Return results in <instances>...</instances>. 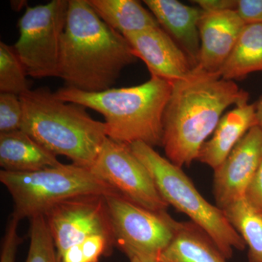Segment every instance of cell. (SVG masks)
I'll return each mask as SVG.
<instances>
[{"label":"cell","instance_id":"1","mask_svg":"<svg viewBox=\"0 0 262 262\" xmlns=\"http://www.w3.org/2000/svg\"><path fill=\"white\" fill-rule=\"evenodd\" d=\"M248 99L249 95L234 81L198 67L184 80L173 82L163 117L162 146L167 159L180 168L189 166L225 110Z\"/></svg>","mask_w":262,"mask_h":262},{"label":"cell","instance_id":"2","mask_svg":"<svg viewBox=\"0 0 262 262\" xmlns=\"http://www.w3.org/2000/svg\"><path fill=\"white\" fill-rule=\"evenodd\" d=\"M136 58L125 37L98 16L89 0H69L58 76L67 87L91 93L112 89Z\"/></svg>","mask_w":262,"mask_h":262},{"label":"cell","instance_id":"3","mask_svg":"<svg viewBox=\"0 0 262 262\" xmlns=\"http://www.w3.org/2000/svg\"><path fill=\"white\" fill-rule=\"evenodd\" d=\"M173 83L151 77L138 85L85 92L65 87L57 97L98 112L104 117L107 136L125 145L144 142L163 146V117Z\"/></svg>","mask_w":262,"mask_h":262},{"label":"cell","instance_id":"4","mask_svg":"<svg viewBox=\"0 0 262 262\" xmlns=\"http://www.w3.org/2000/svg\"><path fill=\"white\" fill-rule=\"evenodd\" d=\"M24 116L20 130L53 155L91 169L108 138L104 122L94 120L85 108L66 102L46 88L20 96Z\"/></svg>","mask_w":262,"mask_h":262},{"label":"cell","instance_id":"5","mask_svg":"<svg viewBox=\"0 0 262 262\" xmlns=\"http://www.w3.org/2000/svg\"><path fill=\"white\" fill-rule=\"evenodd\" d=\"M128 146L149 170L164 201L203 229L227 259L232 257L234 249L244 251L246 248L244 239L231 225L225 211L203 198L182 168L145 143Z\"/></svg>","mask_w":262,"mask_h":262},{"label":"cell","instance_id":"6","mask_svg":"<svg viewBox=\"0 0 262 262\" xmlns=\"http://www.w3.org/2000/svg\"><path fill=\"white\" fill-rule=\"evenodd\" d=\"M0 181L13 198L12 215L19 221L45 215L53 206L71 198L116 192L91 169L73 163L32 172L3 170Z\"/></svg>","mask_w":262,"mask_h":262},{"label":"cell","instance_id":"7","mask_svg":"<svg viewBox=\"0 0 262 262\" xmlns=\"http://www.w3.org/2000/svg\"><path fill=\"white\" fill-rule=\"evenodd\" d=\"M68 8L69 0H53L46 5L27 7L19 19V37L13 48L27 75L58 77Z\"/></svg>","mask_w":262,"mask_h":262},{"label":"cell","instance_id":"8","mask_svg":"<svg viewBox=\"0 0 262 262\" xmlns=\"http://www.w3.org/2000/svg\"><path fill=\"white\" fill-rule=\"evenodd\" d=\"M104 198L113 241L129 258L161 254L182 226L166 211L147 209L117 191Z\"/></svg>","mask_w":262,"mask_h":262},{"label":"cell","instance_id":"9","mask_svg":"<svg viewBox=\"0 0 262 262\" xmlns=\"http://www.w3.org/2000/svg\"><path fill=\"white\" fill-rule=\"evenodd\" d=\"M91 170L119 193L151 211H166L169 205L160 195L152 177L128 145L110 138Z\"/></svg>","mask_w":262,"mask_h":262},{"label":"cell","instance_id":"10","mask_svg":"<svg viewBox=\"0 0 262 262\" xmlns=\"http://www.w3.org/2000/svg\"><path fill=\"white\" fill-rule=\"evenodd\" d=\"M61 256L91 236L102 234L113 241L104 195H84L58 203L44 215Z\"/></svg>","mask_w":262,"mask_h":262},{"label":"cell","instance_id":"11","mask_svg":"<svg viewBox=\"0 0 262 262\" xmlns=\"http://www.w3.org/2000/svg\"><path fill=\"white\" fill-rule=\"evenodd\" d=\"M262 157V129L256 125L239 141L220 166L214 169L213 194L216 206L225 209L246 198Z\"/></svg>","mask_w":262,"mask_h":262},{"label":"cell","instance_id":"12","mask_svg":"<svg viewBox=\"0 0 262 262\" xmlns=\"http://www.w3.org/2000/svg\"><path fill=\"white\" fill-rule=\"evenodd\" d=\"M125 38L136 56L146 63L151 77L173 83L185 79L195 67L173 38L160 26Z\"/></svg>","mask_w":262,"mask_h":262},{"label":"cell","instance_id":"13","mask_svg":"<svg viewBox=\"0 0 262 262\" xmlns=\"http://www.w3.org/2000/svg\"><path fill=\"white\" fill-rule=\"evenodd\" d=\"M245 26L236 10L203 11L198 24L201 51L196 67L219 73L233 51Z\"/></svg>","mask_w":262,"mask_h":262},{"label":"cell","instance_id":"14","mask_svg":"<svg viewBox=\"0 0 262 262\" xmlns=\"http://www.w3.org/2000/svg\"><path fill=\"white\" fill-rule=\"evenodd\" d=\"M143 3L196 67L201 51L198 24L203 10L177 0H144Z\"/></svg>","mask_w":262,"mask_h":262},{"label":"cell","instance_id":"15","mask_svg":"<svg viewBox=\"0 0 262 262\" xmlns=\"http://www.w3.org/2000/svg\"><path fill=\"white\" fill-rule=\"evenodd\" d=\"M256 125V103L236 106L221 118L211 139L202 146L196 160L214 170L248 131Z\"/></svg>","mask_w":262,"mask_h":262},{"label":"cell","instance_id":"16","mask_svg":"<svg viewBox=\"0 0 262 262\" xmlns=\"http://www.w3.org/2000/svg\"><path fill=\"white\" fill-rule=\"evenodd\" d=\"M61 164L23 130L0 134V166L10 172H32Z\"/></svg>","mask_w":262,"mask_h":262},{"label":"cell","instance_id":"17","mask_svg":"<svg viewBox=\"0 0 262 262\" xmlns=\"http://www.w3.org/2000/svg\"><path fill=\"white\" fill-rule=\"evenodd\" d=\"M161 262H227V258L201 228L182 222L170 244L160 254Z\"/></svg>","mask_w":262,"mask_h":262},{"label":"cell","instance_id":"18","mask_svg":"<svg viewBox=\"0 0 262 262\" xmlns=\"http://www.w3.org/2000/svg\"><path fill=\"white\" fill-rule=\"evenodd\" d=\"M98 16L123 37L160 24L152 13L136 0H89Z\"/></svg>","mask_w":262,"mask_h":262},{"label":"cell","instance_id":"19","mask_svg":"<svg viewBox=\"0 0 262 262\" xmlns=\"http://www.w3.org/2000/svg\"><path fill=\"white\" fill-rule=\"evenodd\" d=\"M256 72H262V24L245 26L219 74L225 80L234 81Z\"/></svg>","mask_w":262,"mask_h":262},{"label":"cell","instance_id":"20","mask_svg":"<svg viewBox=\"0 0 262 262\" xmlns=\"http://www.w3.org/2000/svg\"><path fill=\"white\" fill-rule=\"evenodd\" d=\"M223 211L248 246V261L262 262V212L246 198L234 202Z\"/></svg>","mask_w":262,"mask_h":262},{"label":"cell","instance_id":"21","mask_svg":"<svg viewBox=\"0 0 262 262\" xmlns=\"http://www.w3.org/2000/svg\"><path fill=\"white\" fill-rule=\"evenodd\" d=\"M27 72L14 48L0 42V92L20 96L29 90Z\"/></svg>","mask_w":262,"mask_h":262},{"label":"cell","instance_id":"22","mask_svg":"<svg viewBox=\"0 0 262 262\" xmlns=\"http://www.w3.org/2000/svg\"><path fill=\"white\" fill-rule=\"evenodd\" d=\"M30 220V245L25 262H62L44 215Z\"/></svg>","mask_w":262,"mask_h":262},{"label":"cell","instance_id":"23","mask_svg":"<svg viewBox=\"0 0 262 262\" xmlns=\"http://www.w3.org/2000/svg\"><path fill=\"white\" fill-rule=\"evenodd\" d=\"M23 105L20 96L7 93L0 94V134L18 130L23 120Z\"/></svg>","mask_w":262,"mask_h":262},{"label":"cell","instance_id":"24","mask_svg":"<svg viewBox=\"0 0 262 262\" xmlns=\"http://www.w3.org/2000/svg\"><path fill=\"white\" fill-rule=\"evenodd\" d=\"M19 222L16 217L11 215L2 244L0 262H15L17 250L21 244V238L19 237L17 230Z\"/></svg>","mask_w":262,"mask_h":262},{"label":"cell","instance_id":"25","mask_svg":"<svg viewBox=\"0 0 262 262\" xmlns=\"http://www.w3.org/2000/svg\"><path fill=\"white\" fill-rule=\"evenodd\" d=\"M112 241L102 234L91 236L81 245L82 253L87 262H98L108 250Z\"/></svg>","mask_w":262,"mask_h":262},{"label":"cell","instance_id":"26","mask_svg":"<svg viewBox=\"0 0 262 262\" xmlns=\"http://www.w3.org/2000/svg\"><path fill=\"white\" fill-rule=\"evenodd\" d=\"M236 12L246 25L262 24V0H237Z\"/></svg>","mask_w":262,"mask_h":262},{"label":"cell","instance_id":"27","mask_svg":"<svg viewBox=\"0 0 262 262\" xmlns=\"http://www.w3.org/2000/svg\"><path fill=\"white\" fill-rule=\"evenodd\" d=\"M246 198L252 206L262 212V157L256 175L246 192Z\"/></svg>","mask_w":262,"mask_h":262},{"label":"cell","instance_id":"28","mask_svg":"<svg viewBox=\"0 0 262 262\" xmlns=\"http://www.w3.org/2000/svg\"><path fill=\"white\" fill-rule=\"evenodd\" d=\"M192 3H196L204 12L236 10L237 6V0H196Z\"/></svg>","mask_w":262,"mask_h":262},{"label":"cell","instance_id":"29","mask_svg":"<svg viewBox=\"0 0 262 262\" xmlns=\"http://www.w3.org/2000/svg\"><path fill=\"white\" fill-rule=\"evenodd\" d=\"M60 257L62 262H87L82 253L81 245H76L69 248Z\"/></svg>","mask_w":262,"mask_h":262},{"label":"cell","instance_id":"30","mask_svg":"<svg viewBox=\"0 0 262 262\" xmlns=\"http://www.w3.org/2000/svg\"><path fill=\"white\" fill-rule=\"evenodd\" d=\"M160 256V254L153 255V256H134L129 259L130 262H161Z\"/></svg>","mask_w":262,"mask_h":262},{"label":"cell","instance_id":"31","mask_svg":"<svg viewBox=\"0 0 262 262\" xmlns=\"http://www.w3.org/2000/svg\"><path fill=\"white\" fill-rule=\"evenodd\" d=\"M256 106V117H257L258 125L262 129V96L257 103Z\"/></svg>","mask_w":262,"mask_h":262}]
</instances>
